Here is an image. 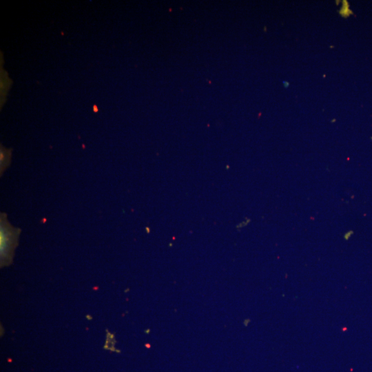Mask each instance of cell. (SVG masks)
<instances>
[{
    "label": "cell",
    "instance_id": "6da1fadb",
    "mask_svg": "<svg viewBox=\"0 0 372 372\" xmlns=\"http://www.w3.org/2000/svg\"><path fill=\"white\" fill-rule=\"evenodd\" d=\"M20 229H14L7 221L6 215L1 214L0 246L1 262L3 265L8 264L12 258L14 243L17 240Z\"/></svg>",
    "mask_w": 372,
    "mask_h": 372
}]
</instances>
